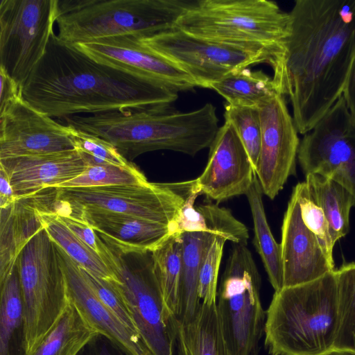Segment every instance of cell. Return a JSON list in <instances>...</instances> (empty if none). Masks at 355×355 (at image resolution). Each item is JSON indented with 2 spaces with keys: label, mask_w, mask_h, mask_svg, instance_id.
<instances>
[{
  "label": "cell",
  "mask_w": 355,
  "mask_h": 355,
  "mask_svg": "<svg viewBox=\"0 0 355 355\" xmlns=\"http://www.w3.org/2000/svg\"><path fill=\"white\" fill-rule=\"evenodd\" d=\"M289 15L285 52L272 78L304 135L343 94L355 58V0H297Z\"/></svg>",
  "instance_id": "6da1fadb"
},
{
  "label": "cell",
  "mask_w": 355,
  "mask_h": 355,
  "mask_svg": "<svg viewBox=\"0 0 355 355\" xmlns=\"http://www.w3.org/2000/svg\"><path fill=\"white\" fill-rule=\"evenodd\" d=\"M24 99L51 117L169 107L178 92L98 63L55 33L23 85Z\"/></svg>",
  "instance_id": "7a4b0ae2"
},
{
  "label": "cell",
  "mask_w": 355,
  "mask_h": 355,
  "mask_svg": "<svg viewBox=\"0 0 355 355\" xmlns=\"http://www.w3.org/2000/svg\"><path fill=\"white\" fill-rule=\"evenodd\" d=\"M64 121L109 141L127 160L158 150L194 156L210 147L219 129L216 107L210 103L188 112L154 108L75 115Z\"/></svg>",
  "instance_id": "3957f363"
},
{
  "label": "cell",
  "mask_w": 355,
  "mask_h": 355,
  "mask_svg": "<svg viewBox=\"0 0 355 355\" xmlns=\"http://www.w3.org/2000/svg\"><path fill=\"white\" fill-rule=\"evenodd\" d=\"M338 325L336 270L275 291L266 311L265 345L270 355H324Z\"/></svg>",
  "instance_id": "277c9868"
},
{
  "label": "cell",
  "mask_w": 355,
  "mask_h": 355,
  "mask_svg": "<svg viewBox=\"0 0 355 355\" xmlns=\"http://www.w3.org/2000/svg\"><path fill=\"white\" fill-rule=\"evenodd\" d=\"M189 0H59L57 37L73 45L132 35L149 37L175 28Z\"/></svg>",
  "instance_id": "5b68a950"
},
{
  "label": "cell",
  "mask_w": 355,
  "mask_h": 355,
  "mask_svg": "<svg viewBox=\"0 0 355 355\" xmlns=\"http://www.w3.org/2000/svg\"><path fill=\"white\" fill-rule=\"evenodd\" d=\"M97 235V234H96ZM99 254L118 279L143 343L153 355H174L175 320L166 307L151 251H123L97 236Z\"/></svg>",
  "instance_id": "8992f818"
},
{
  "label": "cell",
  "mask_w": 355,
  "mask_h": 355,
  "mask_svg": "<svg viewBox=\"0 0 355 355\" xmlns=\"http://www.w3.org/2000/svg\"><path fill=\"white\" fill-rule=\"evenodd\" d=\"M289 12L266 0H198L175 28L214 40L261 44L285 51L290 32Z\"/></svg>",
  "instance_id": "52a82bcc"
},
{
  "label": "cell",
  "mask_w": 355,
  "mask_h": 355,
  "mask_svg": "<svg viewBox=\"0 0 355 355\" xmlns=\"http://www.w3.org/2000/svg\"><path fill=\"white\" fill-rule=\"evenodd\" d=\"M24 303L22 347L31 355L69 302L55 243L44 228L21 252L16 264Z\"/></svg>",
  "instance_id": "ba28073f"
},
{
  "label": "cell",
  "mask_w": 355,
  "mask_h": 355,
  "mask_svg": "<svg viewBox=\"0 0 355 355\" xmlns=\"http://www.w3.org/2000/svg\"><path fill=\"white\" fill-rule=\"evenodd\" d=\"M192 180L178 183L51 187L40 191L48 210L62 214L96 209L125 214L171 226L178 219Z\"/></svg>",
  "instance_id": "9c48e42d"
},
{
  "label": "cell",
  "mask_w": 355,
  "mask_h": 355,
  "mask_svg": "<svg viewBox=\"0 0 355 355\" xmlns=\"http://www.w3.org/2000/svg\"><path fill=\"white\" fill-rule=\"evenodd\" d=\"M140 40L178 65L198 87L205 88L232 71L250 65L266 63L272 68L285 52L261 44L205 38L178 28Z\"/></svg>",
  "instance_id": "30bf717a"
},
{
  "label": "cell",
  "mask_w": 355,
  "mask_h": 355,
  "mask_svg": "<svg viewBox=\"0 0 355 355\" xmlns=\"http://www.w3.org/2000/svg\"><path fill=\"white\" fill-rule=\"evenodd\" d=\"M260 287V275L251 252L245 245L233 244L216 303L232 355H259L266 318Z\"/></svg>",
  "instance_id": "8fae6325"
},
{
  "label": "cell",
  "mask_w": 355,
  "mask_h": 355,
  "mask_svg": "<svg viewBox=\"0 0 355 355\" xmlns=\"http://www.w3.org/2000/svg\"><path fill=\"white\" fill-rule=\"evenodd\" d=\"M59 0H1L0 66L24 85L44 55Z\"/></svg>",
  "instance_id": "7c38bea8"
},
{
  "label": "cell",
  "mask_w": 355,
  "mask_h": 355,
  "mask_svg": "<svg viewBox=\"0 0 355 355\" xmlns=\"http://www.w3.org/2000/svg\"><path fill=\"white\" fill-rule=\"evenodd\" d=\"M297 159L305 175L318 174L344 187L355 206V124L342 95L304 135Z\"/></svg>",
  "instance_id": "4fadbf2b"
},
{
  "label": "cell",
  "mask_w": 355,
  "mask_h": 355,
  "mask_svg": "<svg viewBox=\"0 0 355 355\" xmlns=\"http://www.w3.org/2000/svg\"><path fill=\"white\" fill-rule=\"evenodd\" d=\"M259 110L261 140L255 174L263 193L274 199L295 174L300 141L283 95L278 94Z\"/></svg>",
  "instance_id": "5bb4252c"
},
{
  "label": "cell",
  "mask_w": 355,
  "mask_h": 355,
  "mask_svg": "<svg viewBox=\"0 0 355 355\" xmlns=\"http://www.w3.org/2000/svg\"><path fill=\"white\" fill-rule=\"evenodd\" d=\"M94 61L164 85L177 92L198 87L178 65L144 45L140 38L121 35L73 45Z\"/></svg>",
  "instance_id": "9a60e30c"
},
{
  "label": "cell",
  "mask_w": 355,
  "mask_h": 355,
  "mask_svg": "<svg viewBox=\"0 0 355 355\" xmlns=\"http://www.w3.org/2000/svg\"><path fill=\"white\" fill-rule=\"evenodd\" d=\"M71 132L19 98L0 111V160L75 150Z\"/></svg>",
  "instance_id": "2e32d148"
},
{
  "label": "cell",
  "mask_w": 355,
  "mask_h": 355,
  "mask_svg": "<svg viewBox=\"0 0 355 355\" xmlns=\"http://www.w3.org/2000/svg\"><path fill=\"white\" fill-rule=\"evenodd\" d=\"M255 171L250 157L232 125L220 126L209 147V159L202 174L193 180L200 194L217 203L240 195L251 187Z\"/></svg>",
  "instance_id": "e0dca14e"
},
{
  "label": "cell",
  "mask_w": 355,
  "mask_h": 355,
  "mask_svg": "<svg viewBox=\"0 0 355 355\" xmlns=\"http://www.w3.org/2000/svg\"><path fill=\"white\" fill-rule=\"evenodd\" d=\"M280 246L284 287L309 283L335 270L318 239L304 223L293 191L284 216Z\"/></svg>",
  "instance_id": "ac0fdd59"
},
{
  "label": "cell",
  "mask_w": 355,
  "mask_h": 355,
  "mask_svg": "<svg viewBox=\"0 0 355 355\" xmlns=\"http://www.w3.org/2000/svg\"><path fill=\"white\" fill-rule=\"evenodd\" d=\"M55 247L64 273L69 297L83 317L128 355H142L146 345L140 336L126 327L105 306L89 284L79 265L56 243Z\"/></svg>",
  "instance_id": "d6986e66"
},
{
  "label": "cell",
  "mask_w": 355,
  "mask_h": 355,
  "mask_svg": "<svg viewBox=\"0 0 355 355\" xmlns=\"http://www.w3.org/2000/svg\"><path fill=\"white\" fill-rule=\"evenodd\" d=\"M17 198L35 195L80 175L88 167L75 150L0 160Z\"/></svg>",
  "instance_id": "ffe728a7"
},
{
  "label": "cell",
  "mask_w": 355,
  "mask_h": 355,
  "mask_svg": "<svg viewBox=\"0 0 355 355\" xmlns=\"http://www.w3.org/2000/svg\"><path fill=\"white\" fill-rule=\"evenodd\" d=\"M58 214L85 222L103 241L123 251L153 252L175 234L171 226L102 209H78Z\"/></svg>",
  "instance_id": "44dd1931"
},
{
  "label": "cell",
  "mask_w": 355,
  "mask_h": 355,
  "mask_svg": "<svg viewBox=\"0 0 355 355\" xmlns=\"http://www.w3.org/2000/svg\"><path fill=\"white\" fill-rule=\"evenodd\" d=\"M34 195L0 209V284L12 273L29 241L44 225Z\"/></svg>",
  "instance_id": "7402d4cb"
},
{
  "label": "cell",
  "mask_w": 355,
  "mask_h": 355,
  "mask_svg": "<svg viewBox=\"0 0 355 355\" xmlns=\"http://www.w3.org/2000/svg\"><path fill=\"white\" fill-rule=\"evenodd\" d=\"M178 355H232L225 339L216 303L201 302L187 322L175 320Z\"/></svg>",
  "instance_id": "603a6c76"
},
{
  "label": "cell",
  "mask_w": 355,
  "mask_h": 355,
  "mask_svg": "<svg viewBox=\"0 0 355 355\" xmlns=\"http://www.w3.org/2000/svg\"><path fill=\"white\" fill-rule=\"evenodd\" d=\"M199 196L192 180L191 190L173 226L175 234L206 232L223 236L233 244L247 245L249 234L245 225L236 219L230 210L219 207L218 203L195 207L194 202Z\"/></svg>",
  "instance_id": "cb8c5ba5"
},
{
  "label": "cell",
  "mask_w": 355,
  "mask_h": 355,
  "mask_svg": "<svg viewBox=\"0 0 355 355\" xmlns=\"http://www.w3.org/2000/svg\"><path fill=\"white\" fill-rule=\"evenodd\" d=\"M180 234L182 244V263L176 318L187 322L194 317L201 303L198 293L200 267L215 235L206 232Z\"/></svg>",
  "instance_id": "d4e9b609"
},
{
  "label": "cell",
  "mask_w": 355,
  "mask_h": 355,
  "mask_svg": "<svg viewBox=\"0 0 355 355\" xmlns=\"http://www.w3.org/2000/svg\"><path fill=\"white\" fill-rule=\"evenodd\" d=\"M98 334L70 300L63 313L31 355H78Z\"/></svg>",
  "instance_id": "484cf974"
},
{
  "label": "cell",
  "mask_w": 355,
  "mask_h": 355,
  "mask_svg": "<svg viewBox=\"0 0 355 355\" xmlns=\"http://www.w3.org/2000/svg\"><path fill=\"white\" fill-rule=\"evenodd\" d=\"M209 89L222 96L227 104L258 109L280 94L272 77L248 67L232 71Z\"/></svg>",
  "instance_id": "4316f807"
},
{
  "label": "cell",
  "mask_w": 355,
  "mask_h": 355,
  "mask_svg": "<svg viewBox=\"0 0 355 355\" xmlns=\"http://www.w3.org/2000/svg\"><path fill=\"white\" fill-rule=\"evenodd\" d=\"M263 194L255 175L251 187L245 194L254 224L253 243L262 260L270 284L275 291H278L284 287L281 246L275 241L267 221Z\"/></svg>",
  "instance_id": "83f0119b"
},
{
  "label": "cell",
  "mask_w": 355,
  "mask_h": 355,
  "mask_svg": "<svg viewBox=\"0 0 355 355\" xmlns=\"http://www.w3.org/2000/svg\"><path fill=\"white\" fill-rule=\"evenodd\" d=\"M309 191L322 209L329 225L334 243L349 230V212L354 206L352 194L341 184L318 174L306 175Z\"/></svg>",
  "instance_id": "f1b7e54d"
},
{
  "label": "cell",
  "mask_w": 355,
  "mask_h": 355,
  "mask_svg": "<svg viewBox=\"0 0 355 355\" xmlns=\"http://www.w3.org/2000/svg\"><path fill=\"white\" fill-rule=\"evenodd\" d=\"M40 220L50 237L80 266L107 282H118L101 255L76 236L53 211L47 210L35 195Z\"/></svg>",
  "instance_id": "f546056e"
},
{
  "label": "cell",
  "mask_w": 355,
  "mask_h": 355,
  "mask_svg": "<svg viewBox=\"0 0 355 355\" xmlns=\"http://www.w3.org/2000/svg\"><path fill=\"white\" fill-rule=\"evenodd\" d=\"M154 270L164 302L177 317L182 263V244L180 234H174L152 252Z\"/></svg>",
  "instance_id": "4dcf8cb0"
},
{
  "label": "cell",
  "mask_w": 355,
  "mask_h": 355,
  "mask_svg": "<svg viewBox=\"0 0 355 355\" xmlns=\"http://www.w3.org/2000/svg\"><path fill=\"white\" fill-rule=\"evenodd\" d=\"M338 294V325L333 349L355 353V262L336 270Z\"/></svg>",
  "instance_id": "1f68e13d"
},
{
  "label": "cell",
  "mask_w": 355,
  "mask_h": 355,
  "mask_svg": "<svg viewBox=\"0 0 355 355\" xmlns=\"http://www.w3.org/2000/svg\"><path fill=\"white\" fill-rule=\"evenodd\" d=\"M1 286L0 355H10L15 331L23 327L24 303L17 266Z\"/></svg>",
  "instance_id": "d6a6232c"
},
{
  "label": "cell",
  "mask_w": 355,
  "mask_h": 355,
  "mask_svg": "<svg viewBox=\"0 0 355 355\" xmlns=\"http://www.w3.org/2000/svg\"><path fill=\"white\" fill-rule=\"evenodd\" d=\"M145 175L134 165L101 164L88 166L80 175L55 187H90L110 185L145 184Z\"/></svg>",
  "instance_id": "836d02e7"
},
{
  "label": "cell",
  "mask_w": 355,
  "mask_h": 355,
  "mask_svg": "<svg viewBox=\"0 0 355 355\" xmlns=\"http://www.w3.org/2000/svg\"><path fill=\"white\" fill-rule=\"evenodd\" d=\"M224 117L236 131L254 167L258 162L261 140V125L258 108L226 104Z\"/></svg>",
  "instance_id": "e575fe53"
},
{
  "label": "cell",
  "mask_w": 355,
  "mask_h": 355,
  "mask_svg": "<svg viewBox=\"0 0 355 355\" xmlns=\"http://www.w3.org/2000/svg\"><path fill=\"white\" fill-rule=\"evenodd\" d=\"M293 191L297 196L304 223L315 234L328 261L334 266V243L328 220L322 209L312 198L305 182L296 184Z\"/></svg>",
  "instance_id": "d590c367"
},
{
  "label": "cell",
  "mask_w": 355,
  "mask_h": 355,
  "mask_svg": "<svg viewBox=\"0 0 355 355\" xmlns=\"http://www.w3.org/2000/svg\"><path fill=\"white\" fill-rule=\"evenodd\" d=\"M71 137L75 149L88 166L107 164L126 166L130 164L113 144L100 137L73 127Z\"/></svg>",
  "instance_id": "8d00e7d4"
},
{
  "label": "cell",
  "mask_w": 355,
  "mask_h": 355,
  "mask_svg": "<svg viewBox=\"0 0 355 355\" xmlns=\"http://www.w3.org/2000/svg\"><path fill=\"white\" fill-rule=\"evenodd\" d=\"M226 239L215 235L202 259L198 276V293L201 302L216 303L218 277Z\"/></svg>",
  "instance_id": "74e56055"
},
{
  "label": "cell",
  "mask_w": 355,
  "mask_h": 355,
  "mask_svg": "<svg viewBox=\"0 0 355 355\" xmlns=\"http://www.w3.org/2000/svg\"><path fill=\"white\" fill-rule=\"evenodd\" d=\"M80 268L100 300L126 327L140 336L125 299L113 283L92 274L81 266Z\"/></svg>",
  "instance_id": "f35d334b"
},
{
  "label": "cell",
  "mask_w": 355,
  "mask_h": 355,
  "mask_svg": "<svg viewBox=\"0 0 355 355\" xmlns=\"http://www.w3.org/2000/svg\"><path fill=\"white\" fill-rule=\"evenodd\" d=\"M56 214L62 222L76 236L99 254L97 235L89 225L78 218H76L70 216Z\"/></svg>",
  "instance_id": "ab89813d"
},
{
  "label": "cell",
  "mask_w": 355,
  "mask_h": 355,
  "mask_svg": "<svg viewBox=\"0 0 355 355\" xmlns=\"http://www.w3.org/2000/svg\"><path fill=\"white\" fill-rule=\"evenodd\" d=\"M0 111L8 104L23 97V86L0 66Z\"/></svg>",
  "instance_id": "60d3db41"
},
{
  "label": "cell",
  "mask_w": 355,
  "mask_h": 355,
  "mask_svg": "<svg viewBox=\"0 0 355 355\" xmlns=\"http://www.w3.org/2000/svg\"><path fill=\"white\" fill-rule=\"evenodd\" d=\"M78 355H128L107 337L98 334Z\"/></svg>",
  "instance_id": "b9f144b4"
},
{
  "label": "cell",
  "mask_w": 355,
  "mask_h": 355,
  "mask_svg": "<svg viewBox=\"0 0 355 355\" xmlns=\"http://www.w3.org/2000/svg\"><path fill=\"white\" fill-rule=\"evenodd\" d=\"M342 96L350 116L355 124V58L349 69Z\"/></svg>",
  "instance_id": "7bdbcfd3"
},
{
  "label": "cell",
  "mask_w": 355,
  "mask_h": 355,
  "mask_svg": "<svg viewBox=\"0 0 355 355\" xmlns=\"http://www.w3.org/2000/svg\"><path fill=\"white\" fill-rule=\"evenodd\" d=\"M17 200L9 177L3 168L0 166V209L8 207Z\"/></svg>",
  "instance_id": "ee69618b"
},
{
  "label": "cell",
  "mask_w": 355,
  "mask_h": 355,
  "mask_svg": "<svg viewBox=\"0 0 355 355\" xmlns=\"http://www.w3.org/2000/svg\"><path fill=\"white\" fill-rule=\"evenodd\" d=\"M324 355H355V353L349 351L332 349Z\"/></svg>",
  "instance_id": "f6af8a7d"
},
{
  "label": "cell",
  "mask_w": 355,
  "mask_h": 355,
  "mask_svg": "<svg viewBox=\"0 0 355 355\" xmlns=\"http://www.w3.org/2000/svg\"><path fill=\"white\" fill-rule=\"evenodd\" d=\"M142 355H153L152 352L146 347Z\"/></svg>",
  "instance_id": "bcb514c9"
}]
</instances>
